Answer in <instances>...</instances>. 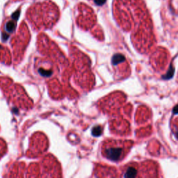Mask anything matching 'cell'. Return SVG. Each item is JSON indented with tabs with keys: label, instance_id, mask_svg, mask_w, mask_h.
Instances as JSON below:
<instances>
[{
	"label": "cell",
	"instance_id": "obj_1",
	"mask_svg": "<svg viewBox=\"0 0 178 178\" xmlns=\"http://www.w3.org/2000/svg\"><path fill=\"white\" fill-rule=\"evenodd\" d=\"M123 178H159V168L153 161L132 162L125 168Z\"/></svg>",
	"mask_w": 178,
	"mask_h": 178
},
{
	"label": "cell",
	"instance_id": "obj_2",
	"mask_svg": "<svg viewBox=\"0 0 178 178\" xmlns=\"http://www.w3.org/2000/svg\"><path fill=\"white\" fill-rule=\"evenodd\" d=\"M132 146V142L114 141L105 147V155L108 159L113 161H119L127 155Z\"/></svg>",
	"mask_w": 178,
	"mask_h": 178
},
{
	"label": "cell",
	"instance_id": "obj_3",
	"mask_svg": "<svg viewBox=\"0 0 178 178\" xmlns=\"http://www.w3.org/2000/svg\"><path fill=\"white\" fill-rule=\"evenodd\" d=\"M125 61V57L123 54H116L112 58V63L114 65L120 63H122V62H124Z\"/></svg>",
	"mask_w": 178,
	"mask_h": 178
},
{
	"label": "cell",
	"instance_id": "obj_4",
	"mask_svg": "<svg viewBox=\"0 0 178 178\" xmlns=\"http://www.w3.org/2000/svg\"><path fill=\"white\" fill-rule=\"evenodd\" d=\"M174 73H175V68L173 67V65H172V64H171V65H170L169 70H168L167 73L162 76V79H165V80L171 79V78H173Z\"/></svg>",
	"mask_w": 178,
	"mask_h": 178
},
{
	"label": "cell",
	"instance_id": "obj_5",
	"mask_svg": "<svg viewBox=\"0 0 178 178\" xmlns=\"http://www.w3.org/2000/svg\"><path fill=\"white\" fill-rule=\"evenodd\" d=\"M102 132V128L100 126H95L92 129V134L94 137H100Z\"/></svg>",
	"mask_w": 178,
	"mask_h": 178
},
{
	"label": "cell",
	"instance_id": "obj_6",
	"mask_svg": "<svg viewBox=\"0 0 178 178\" xmlns=\"http://www.w3.org/2000/svg\"><path fill=\"white\" fill-rule=\"evenodd\" d=\"M15 25L14 24L13 22L11 21L7 24V26H6V29H7V31L8 32H11L13 31V30L14 29H15Z\"/></svg>",
	"mask_w": 178,
	"mask_h": 178
},
{
	"label": "cell",
	"instance_id": "obj_7",
	"mask_svg": "<svg viewBox=\"0 0 178 178\" xmlns=\"http://www.w3.org/2000/svg\"><path fill=\"white\" fill-rule=\"evenodd\" d=\"M95 3L98 6H102L106 2V0H94Z\"/></svg>",
	"mask_w": 178,
	"mask_h": 178
},
{
	"label": "cell",
	"instance_id": "obj_8",
	"mask_svg": "<svg viewBox=\"0 0 178 178\" xmlns=\"http://www.w3.org/2000/svg\"><path fill=\"white\" fill-rule=\"evenodd\" d=\"M173 112H174V113H178V105H177L175 108H174Z\"/></svg>",
	"mask_w": 178,
	"mask_h": 178
}]
</instances>
